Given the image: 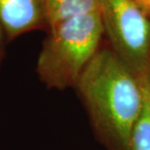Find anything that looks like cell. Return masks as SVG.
Returning a JSON list of instances; mask_svg holds the SVG:
<instances>
[{"label":"cell","mask_w":150,"mask_h":150,"mask_svg":"<svg viewBox=\"0 0 150 150\" xmlns=\"http://www.w3.org/2000/svg\"><path fill=\"white\" fill-rule=\"evenodd\" d=\"M75 88L107 150H130L143 101L142 78L104 46L87 65Z\"/></svg>","instance_id":"cell-1"},{"label":"cell","mask_w":150,"mask_h":150,"mask_svg":"<svg viewBox=\"0 0 150 150\" xmlns=\"http://www.w3.org/2000/svg\"><path fill=\"white\" fill-rule=\"evenodd\" d=\"M49 29L38 56V76L50 89L75 88L100 48L104 34L100 12L71 18Z\"/></svg>","instance_id":"cell-2"},{"label":"cell","mask_w":150,"mask_h":150,"mask_svg":"<svg viewBox=\"0 0 150 150\" xmlns=\"http://www.w3.org/2000/svg\"><path fill=\"white\" fill-rule=\"evenodd\" d=\"M104 34L114 53L139 77L150 72V20L134 0H100Z\"/></svg>","instance_id":"cell-3"},{"label":"cell","mask_w":150,"mask_h":150,"mask_svg":"<svg viewBox=\"0 0 150 150\" xmlns=\"http://www.w3.org/2000/svg\"><path fill=\"white\" fill-rule=\"evenodd\" d=\"M0 25L9 39L47 25L42 0H0Z\"/></svg>","instance_id":"cell-4"},{"label":"cell","mask_w":150,"mask_h":150,"mask_svg":"<svg viewBox=\"0 0 150 150\" xmlns=\"http://www.w3.org/2000/svg\"><path fill=\"white\" fill-rule=\"evenodd\" d=\"M48 28L96 11H100V0H42Z\"/></svg>","instance_id":"cell-5"},{"label":"cell","mask_w":150,"mask_h":150,"mask_svg":"<svg viewBox=\"0 0 150 150\" xmlns=\"http://www.w3.org/2000/svg\"><path fill=\"white\" fill-rule=\"evenodd\" d=\"M140 78L143 88V101L132 132L130 150H150V72Z\"/></svg>","instance_id":"cell-6"},{"label":"cell","mask_w":150,"mask_h":150,"mask_svg":"<svg viewBox=\"0 0 150 150\" xmlns=\"http://www.w3.org/2000/svg\"><path fill=\"white\" fill-rule=\"evenodd\" d=\"M140 8L142 9V11L149 16L150 15V0H134Z\"/></svg>","instance_id":"cell-7"},{"label":"cell","mask_w":150,"mask_h":150,"mask_svg":"<svg viewBox=\"0 0 150 150\" xmlns=\"http://www.w3.org/2000/svg\"><path fill=\"white\" fill-rule=\"evenodd\" d=\"M2 31L3 29L1 28V25H0V47H1V41H2Z\"/></svg>","instance_id":"cell-8"}]
</instances>
